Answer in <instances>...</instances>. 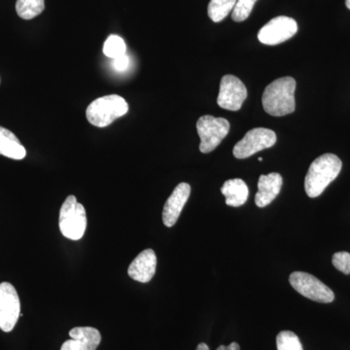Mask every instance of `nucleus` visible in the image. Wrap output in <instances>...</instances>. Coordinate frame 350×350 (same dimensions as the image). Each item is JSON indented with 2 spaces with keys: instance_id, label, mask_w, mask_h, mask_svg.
I'll use <instances>...</instances> for the list:
<instances>
[{
  "instance_id": "obj_1",
  "label": "nucleus",
  "mask_w": 350,
  "mask_h": 350,
  "mask_svg": "<svg viewBox=\"0 0 350 350\" xmlns=\"http://www.w3.org/2000/svg\"><path fill=\"white\" fill-rule=\"evenodd\" d=\"M295 91L296 80L290 76L278 78L271 82L262 94V103L265 111L275 117L293 113L296 109Z\"/></svg>"
},
{
  "instance_id": "obj_2",
  "label": "nucleus",
  "mask_w": 350,
  "mask_h": 350,
  "mask_svg": "<svg viewBox=\"0 0 350 350\" xmlns=\"http://www.w3.org/2000/svg\"><path fill=\"white\" fill-rule=\"evenodd\" d=\"M342 167V161L334 154H324L313 161L305 179L306 195L310 198L319 197L337 178Z\"/></svg>"
},
{
  "instance_id": "obj_3",
  "label": "nucleus",
  "mask_w": 350,
  "mask_h": 350,
  "mask_svg": "<svg viewBox=\"0 0 350 350\" xmlns=\"http://www.w3.org/2000/svg\"><path fill=\"white\" fill-rule=\"evenodd\" d=\"M129 111V105L118 94H109L94 100L88 107V121L93 126L105 128Z\"/></svg>"
},
{
  "instance_id": "obj_4",
  "label": "nucleus",
  "mask_w": 350,
  "mask_h": 350,
  "mask_svg": "<svg viewBox=\"0 0 350 350\" xmlns=\"http://www.w3.org/2000/svg\"><path fill=\"white\" fill-rule=\"evenodd\" d=\"M59 230L66 239L79 241L87 229L85 207L77 202L75 196H68L61 207L59 218Z\"/></svg>"
},
{
  "instance_id": "obj_5",
  "label": "nucleus",
  "mask_w": 350,
  "mask_h": 350,
  "mask_svg": "<svg viewBox=\"0 0 350 350\" xmlns=\"http://www.w3.org/2000/svg\"><path fill=\"white\" fill-rule=\"evenodd\" d=\"M197 131L200 138V151L204 154L211 153L227 137L230 123L225 118L204 115L198 120Z\"/></svg>"
},
{
  "instance_id": "obj_6",
  "label": "nucleus",
  "mask_w": 350,
  "mask_h": 350,
  "mask_svg": "<svg viewBox=\"0 0 350 350\" xmlns=\"http://www.w3.org/2000/svg\"><path fill=\"white\" fill-rule=\"evenodd\" d=\"M289 282L298 293L310 300L324 304L335 300V294L331 288L310 273L294 271L289 276Z\"/></svg>"
},
{
  "instance_id": "obj_7",
  "label": "nucleus",
  "mask_w": 350,
  "mask_h": 350,
  "mask_svg": "<svg viewBox=\"0 0 350 350\" xmlns=\"http://www.w3.org/2000/svg\"><path fill=\"white\" fill-rule=\"evenodd\" d=\"M276 142L275 131L265 128L253 129L246 133L243 139L234 145V156L238 159H246L257 152L271 148Z\"/></svg>"
},
{
  "instance_id": "obj_8",
  "label": "nucleus",
  "mask_w": 350,
  "mask_h": 350,
  "mask_svg": "<svg viewBox=\"0 0 350 350\" xmlns=\"http://www.w3.org/2000/svg\"><path fill=\"white\" fill-rule=\"evenodd\" d=\"M21 314L17 290L11 283H0V329L6 333L12 331Z\"/></svg>"
},
{
  "instance_id": "obj_9",
  "label": "nucleus",
  "mask_w": 350,
  "mask_h": 350,
  "mask_svg": "<svg viewBox=\"0 0 350 350\" xmlns=\"http://www.w3.org/2000/svg\"><path fill=\"white\" fill-rule=\"evenodd\" d=\"M298 31L296 21L286 16H280L269 21L260 29L258 39L266 45H278L293 38Z\"/></svg>"
},
{
  "instance_id": "obj_10",
  "label": "nucleus",
  "mask_w": 350,
  "mask_h": 350,
  "mask_svg": "<svg viewBox=\"0 0 350 350\" xmlns=\"http://www.w3.org/2000/svg\"><path fill=\"white\" fill-rule=\"evenodd\" d=\"M247 98V89L243 82L234 75L223 76L217 98L219 107L231 111H238Z\"/></svg>"
},
{
  "instance_id": "obj_11",
  "label": "nucleus",
  "mask_w": 350,
  "mask_h": 350,
  "mask_svg": "<svg viewBox=\"0 0 350 350\" xmlns=\"http://www.w3.org/2000/svg\"><path fill=\"white\" fill-rule=\"evenodd\" d=\"M190 194L191 186L188 183H180L175 187L163 209V222L167 228L174 227L177 222Z\"/></svg>"
},
{
  "instance_id": "obj_12",
  "label": "nucleus",
  "mask_w": 350,
  "mask_h": 350,
  "mask_svg": "<svg viewBox=\"0 0 350 350\" xmlns=\"http://www.w3.org/2000/svg\"><path fill=\"white\" fill-rule=\"evenodd\" d=\"M69 336L71 340L64 342L61 350H96L101 342L100 331L93 327H75Z\"/></svg>"
},
{
  "instance_id": "obj_13",
  "label": "nucleus",
  "mask_w": 350,
  "mask_h": 350,
  "mask_svg": "<svg viewBox=\"0 0 350 350\" xmlns=\"http://www.w3.org/2000/svg\"><path fill=\"white\" fill-rule=\"evenodd\" d=\"M157 256L153 250H145L131 262L128 275L135 282L147 283L155 275Z\"/></svg>"
},
{
  "instance_id": "obj_14",
  "label": "nucleus",
  "mask_w": 350,
  "mask_h": 350,
  "mask_svg": "<svg viewBox=\"0 0 350 350\" xmlns=\"http://www.w3.org/2000/svg\"><path fill=\"white\" fill-rule=\"evenodd\" d=\"M282 176L278 172L261 175L258 181V192L255 196V204L258 207L269 206L275 200L282 190Z\"/></svg>"
},
{
  "instance_id": "obj_15",
  "label": "nucleus",
  "mask_w": 350,
  "mask_h": 350,
  "mask_svg": "<svg viewBox=\"0 0 350 350\" xmlns=\"http://www.w3.org/2000/svg\"><path fill=\"white\" fill-rule=\"evenodd\" d=\"M221 193L226 198V204L232 207L243 206L250 196L247 185L239 178L226 181L221 188Z\"/></svg>"
},
{
  "instance_id": "obj_16",
  "label": "nucleus",
  "mask_w": 350,
  "mask_h": 350,
  "mask_svg": "<svg viewBox=\"0 0 350 350\" xmlns=\"http://www.w3.org/2000/svg\"><path fill=\"white\" fill-rule=\"evenodd\" d=\"M0 155L13 160H23L27 156V151L18 137L2 126H0Z\"/></svg>"
},
{
  "instance_id": "obj_17",
  "label": "nucleus",
  "mask_w": 350,
  "mask_h": 350,
  "mask_svg": "<svg viewBox=\"0 0 350 350\" xmlns=\"http://www.w3.org/2000/svg\"><path fill=\"white\" fill-rule=\"evenodd\" d=\"M45 9L44 0H17L16 11L24 20H31L38 17Z\"/></svg>"
},
{
  "instance_id": "obj_18",
  "label": "nucleus",
  "mask_w": 350,
  "mask_h": 350,
  "mask_svg": "<svg viewBox=\"0 0 350 350\" xmlns=\"http://www.w3.org/2000/svg\"><path fill=\"white\" fill-rule=\"evenodd\" d=\"M237 0H211L208 16L214 23H220L234 10Z\"/></svg>"
},
{
  "instance_id": "obj_19",
  "label": "nucleus",
  "mask_w": 350,
  "mask_h": 350,
  "mask_svg": "<svg viewBox=\"0 0 350 350\" xmlns=\"http://www.w3.org/2000/svg\"><path fill=\"white\" fill-rule=\"evenodd\" d=\"M126 46L125 41L118 36H108L107 41L103 45V54L105 56L114 59L126 54Z\"/></svg>"
},
{
  "instance_id": "obj_20",
  "label": "nucleus",
  "mask_w": 350,
  "mask_h": 350,
  "mask_svg": "<svg viewBox=\"0 0 350 350\" xmlns=\"http://www.w3.org/2000/svg\"><path fill=\"white\" fill-rule=\"evenodd\" d=\"M278 350H304L300 338L291 331H282L276 337Z\"/></svg>"
},
{
  "instance_id": "obj_21",
  "label": "nucleus",
  "mask_w": 350,
  "mask_h": 350,
  "mask_svg": "<svg viewBox=\"0 0 350 350\" xmlns=\"http://www.w3.org/2000/svg\"><path fill=\"white\" fill-rule=\"evenodd\" d=\"M256 2L257 0H237L236 5L232 10V19L238 23L247 19Z\"/></svg>"
},
{
  "instance_id": "obj_22",
  "label": "nucleus",
  "mask_w": 350,
  "mask_h": 350,
  "mask_svg": "<svg viewBox=\"0 0 350 350\" xmlns=\"http://www.w3.org/2000/svg\"><path fill=\"white\" fill-rule=\"evenodd\" d=\"M334 267L345 275H350V253L342 251L334 254L332 259Z\"/></svg>"
},
{
  "instance_id": "obj_23",
  "label": "nucleus",
  "mask_w": 350,
  "mask_h": 350,
  "mask_svg": "<svg viewBox=\"0 0 350 350\" xmlns=\"http://www.w3.org/2000/svg\"><path fill=\"white\" fill-rule=\"evenodd\" d=\"M111 66L113 69L118 71V72H124L130 66V57L126 56V54L123 55V56L113 59Z\"/></svg>"
},
{
  "instance_id": "obj_24",
  "label": "nucleus",
  "mask_w": 350,
  "mask_h": 350,
  "mask_svg": "<svg viewBox=\"0 0 350 350\" xmlns=\"http://www.w3.org/2000/svg\"><path fill=\"white\" fill-rule=\"evenodd\" d=\"M216 350H241V347H239V345L237 344V342H232L231 345H220Z\"/></svg>"
},
{
  "instance_id": "obj_25",
  "label": "nucleus",
  "mask_w": 350,
  "mask_h": 350,
  "mask_svg": "<svg viewBox=\"0 0 350 350\" xmlns=\"http://www.w3.org/2000/svg\"><path fill=\"white\" fill-rule=\"evenodd\" d=\"M196 350H209V347H207V345L204 344V342H202V344L198 345L197 349Z\"/></svg>"
},
{
  "instance_id": "obj_26",
  "label": "nucleus",
  "mask_w": 350,
  "mask_h": 350,
  "mask_svg": "<svg viewBox=\"0 0 350 350\" xmlns=\"http://www.w3.org/2000/svg\"><path fill=\"white\" fill-rule=\"evenodd\" d=\"M345 5L347 8L350 9V0H345Z\"/></svg>"
},
{
  "instance_id": "obj_27",
  "label": "nucleus",
  "mask_w": 350,
  "mask_h": 350,
  "mask_svg": "<svg viewBox=\"0 0 350 350\" xmlns=\"http://www.w3.org/2000/svg\"><path fill=\"white\" fill-rule=\"evenodd\" d=\"M258 160H259V161H260V162H261V161H262V158H261V157H260V158H259V159H258Z\"/></svg>"
}]
</instances>
